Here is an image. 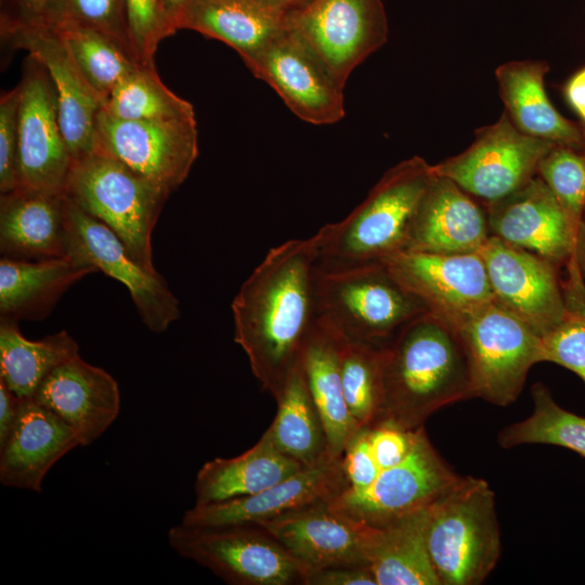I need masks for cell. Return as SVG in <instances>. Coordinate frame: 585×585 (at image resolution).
Listing matches in <instances>:
<instances>
[{"label": "cell", "mask_w": 585, "mask_h": 585, "mask_svg": "<svg viewBox=\"0 0 585 585\" xmlns=\"http://www.w3.org/2000/svg\"><path fill=\"white\" fill-rule=\"evenodd\" d=\"M317 247L314 234L271 248L231 304L234 340L274 399L301 363L317 318Z\"/></svg>", "instance_id": "obj_1"}, {"label": "cell", "mask_w": 585, "mask_h": 585, "mask_svg": "<svg viewBox=\"0 0 585 585\" xmlns=\"http://www.w3.org/2000/svg\"><path fill=\"white\" fill-rule=\"evenodd\" d=\"M342 484L329 504L367 526H382L429 507L458 479L425 427L378 419L360 426L344 446Z\"/></svg>", "instance_id": "obj_2"}, {"label": "cell", "mask_w": 585, "mask_h": 585, "mask_svg": "<svg viewBox=\"0 0 585 585\" xmlns=\"http://www.w3.org/2000/svg\"><path fill=\"white\" fill-rule=\"evenodd\" d=\"M476 396L469 354L451 321L427 311L384 347V402L378 419L422 427L438 410Z\"/></svg>", "instance_id": "obj_3"}, {"label": "cell", "mask_w": 585, "mask_h": 585, "mask_svg": "<svg viewBox=\"0 0 585 585\" xmlns=\"http://www.w3.org/2000/svg\"><path fill=\"white\" fill-rule=\"evenodd\" d=\"M434 177L419 156L387 170L365 199L317 236V264L325 268L381 262L405 250L417 208Z\"/></svg>", "instance_id": "obj_4"}, {"label": "cell", "mask_w": 585, "mask_h": 585, "mask_svg": "<svg viewBox=\"0 0 585 585\" xmlns=\"http://www.w3.org/2000/svg\"><path fill=\"white\" fill-rule=\"evenodd\" d=\"M426 546L440 585H478L502 550L495 494L481 478L459 479L427 510Z\"/></svg>", "instance_id": "obj_5"}, {"label": "cell", "mask_w": 585, "mask_h": 585, "mask_svg": "<svg viewBox=\"0 0 585 585\" xmlns=\"http://www.w3.org/2000/svg\"><path fill=\"white\" fill-rule=\"evenodd\" d=\"M317 316L343 338L387 346L412 320L429 311L381 262L316 265Z\"/></svg>", "instance_id": "obj_6"}, {"label": "cell", "mask_w": 585, "mask_h": 585, "mask_svg": "<svg viewBox=\"0 0 585 585\" xmlns=\"http://www.w3.org/2000/svg\"><path fill=\"white\" fill-rule=\"evenodd\" d=\"M170 194L96 151L73 164L66 185V195L109 227L151 271H155L152 234Z\"/></svg>", "instance_id": "obj_7"}, {"label": "cell", "mask_w": 585, "mask_h": 585, "mask_svg": "<svg viewBox=\"0 0 585 585\" xmlns=\"http://www.w3.org/2000/svg\"><path fill=\"white\" fill-rule=\"evenodd\" d=\"M181 557L232 585L302 584L306 569L259 524L193 526L179 523L167 534Z\"/></svg>", "instance_id": "obj_8"}, {"label": "cell", "mask_w": 585, "mask_h": 585, "mask_svg": "<svg viewBox=\"0 0 585 585\" xmlns=\"http://www.w3.org/2000/svg\"><path fill=\"white\" fill-rule=\"evenodd\" d=\"M453 324L469 354L476 396L499 406L516 401L531 367L544 362L543 337L495 300Z\"/></svg>", "instance_id": "obj_9"}, {"label": "cell", "mask_w": 585, "mask_h": 585, "mask_svg": "<svg viewBox=\"0 0 585 585\" xmlns=\"http://www.w3.org/2000/svg\"><path fill=\"white\" fill-rule=\"evenodd\" d=\"M554 146L519 131L504 112L496 122L479 128L464 152L433 165V170L486 206L535 177L540 161Z\"/></svg>", "instance_id": "obj_10"}, {"label": "cell", "mask_w": 585, "mask_h": 585, "mask_svg": "<svg viewBox=\"0 0 585 585\" xmlns=\"http://www.w3.org/2000/svg\"><path fill=\"white\" fill-rule=\"evenodd\" d=\"M286 22L343 87L388 39L381 0H310L289 13Z\"/></svg>", "instance_id": "obj_11"}, {"label": "cell", "mask_w": 585, "mask_h": 585, "mask_svg": "<svg viewBox=\"0 0 585 585\" xmlns=\"http://www.w3.org/2000/svg\"><path fill=\"white\" fill-rule=\"evenodd\" d=\"M67 256L123 284L144 325L165 332L180 317V304L164 277L141 265L104 223L67 196Z\"/></svg>", "instance_id": "obj_12"}, {"label": "cell", "mask_w": 585, "mask_h": 585, "mask_svg": "<svg viewBox=\"0 0 585 585\" xmlns=\"http://www.w3.org/2000/svg\"><path fill=\"white\" fill-rule=\"evenodd\" d=\"M94 151L172 193L187 178L198 156L196 118L127 120L101 109Z\"/></svg>", "instance_id": "obj_13"}, {"label": "cell", "mask_w": 585, "mask_h": 585, "mask_svg": "<svg viewBox=\"0 0 585 585\" xmlns=\"http://www.w3.org/2000/svg\"><path fill=\"white\" fill-rule=\"evenodd\" d=\"M245 65L301 120L323 126L344 117V87L287 26Z\"/></svg>", "instance_id": "obj_14"}, {"label": "cell", "mask_w": 585, "mask_h": 585, "mask_svg": "<svg viewBox=\"0 0 585 585\" xmlns=\"http://www.w3.org/2000/svg\"><path fill=\"white\" fill-rule=\"evenodd\" d=\"M18 87L21 186L66 193L74 161L61 127L54 84L42 64L28 55Z\"/></svg>", "instance_id": "obj_15"}, {"label": "cell", "mask_w": 585, "mask_h": 585, "mask_svg": "<svg viewBox=\"0 0 585 585\" xmlns=\"http://www.w3.org/2000/svg\"><path fill=\"white\" fill-rule=\"evenodd\" d=\"M479 255L494 300L540 336L544 337L564 320L568 309L558 265L492 235Z\"/></svg>", "instance_id": "obj_16"}, {"label": "cell", "mask_w": 585, "mask_h": 585, "mask_svg": "<svg viewBox=\"0 0 585 585\" xmlns=\"http://www.w3.org/2000/svg\"><path fill=\"white\" fill-rule=\"evenodd\" d=\"M1 37L10 47L26 51L48 72L55 88L60 122L73 161L90 155L94 151L102 102L53 27L1 20Z\"/></svg>", "instance_id": "obj_17"}, {"label": "cell", "mask_w": 585, "mask_h": 585, "mask_svg": "<svg viewBox=\"0 0 585 585\" xmlns=\"http://www.w3.org/2000/svg\"><path fill=\"white\" fill-rule=\"evenodd\" d=\"M485 209L492 236L564 265L567 273L582 272L581 246L562 207L537 174Z\"/></svg>", "instance_id": "obj_18"}, {"label": "cell", "mask_w": 585, "mask_h": 585, "mask_svg": "<svg viewBox=\"0 0 585 585\" xmlns=\"http://www.w3.org/2000/svg\"><path fill=\"white\" fill-rule=\"evenodd\" d=\"M381 263L430 312L452 323L494 300L479 252L401 251Z\"/></svg>", "instance_id": "obj_19"}, {"label": "cell", "mask_w": 585, "mask_h": 585, "mask_svg": "<svg viewBox=\"0 0 585 585\" xmlns=\"http://www.w3.org/2000/svg\"><path fill=\"white\" fill-rule=\"evenodd\" d=\"M340 458L303 467L250 496L194 505L184 512L181 523L193 526L260 524L314 504L330 502L342 484Z\"/></svg>", "instance_id": "obj_20"}, {"label": "cell", "mask_w": 585, "mask_h": 585, "mask_svg": "<svg viewBox=\"0 0 585 585\" xmlns=\"http://www.w3.org/2000/svg\"><path fill=\"white\" fill-rule=\"evenodd\" d=\"M307 571L330 567H368L367 525L314 504L260 523Z\"/></svg>", "instance_id": "obj_21"}, {"label": "cell", "mask_w": 585, "mask_h": 585, "mask_svg": "<svg viewBox=\"0 0 585 585\" xmlns=\"http://www.w3.org/2000/svg\"><path fill=\"white\" fill-rule=\"evenodd\" d=\"M32 399L70 426L79 437L80 446L95 442L120 411L116 379L79 354L58 365Z\"/></svg>", "instance_id": "obj_22"}, {"label": "cell", "mask_w": 585, "mask_h": 585, "mask_svg": "<svg viewBox=\"0 0 585 585\" xmlns=\"http://www.w3.org/2000/svg\"><path fill=\"white\" fill-rule=\"evenodd\" d=\"M490 236L485 206L451 179L434 172L404 251L478 253Z\"/></svg>", "instance_id": "obj_23"}, {"label": "cell", "mask_w": 585, "mask_h": 585, "mask_svg": "<svg viewBox=\"0 0 585 585\" xmlns=\"http://www.w3.org/2000/svg\"><path fill=\"white\" fill-rule=\"evenodd\" d=\"M80 446L77 432L34 399H23L16 421L0 445V482L41 493L49 470Z\"/></svg>", "instance_id": "obj_24"}, {"label": "cell", "mask_w": 585, "mask_h": 585, "mask_svg": "<svg viewBox=\"0 0 585 585\" xmlns=\"http://www.w3.org/2000/svg\"><path fill=\"white\" fill-rule=\"evenodd\" d=\"M67 195L20 186L0 196L2 257L44 260L67 256Z\"/></svg>", "instance_id": "obj_25"}, {"label": "cell", "mask_w": 585, "mask_h": 585, "mask_svg": "<svg viewBox=\"0 0 585 585\" xmlns=\"http://www.w3.org/2000/svg\"><path fill=\"white\" fill-rule=\"evenodd\" d=\"M549 66L545 61L525 60L502 64L495 70L499 95L514 126L522 133L578 150L585 147L584 132L550 103L544 87Z\"/></svg>", "instance_id": "obj_26"}, {"label": "cell", "mask_w": 585, "mask_h": 585, "mask_svg": "<svg viewBox=\"0 0 585 585\" xmlns=\"http://www.w3.org/2000/svg\"><path fill=\"white\" fill-rule=\"evenodd\" d=\"M286 17L262 0H188L177 28L219 40L247 63L286 28Z\"/></svg>", "instance_id": "obj_27"}, {"label": "cell", "mask_w": 585, "mask_h": 585, "mask_svg": "<svg viewBox=\"0 0 585 585\" xmlns=\"http://www.w3.org/2000/svg\"><path fill=\"white\" fill-rule=\"evenodd\" d=\"M98 272L70 257L0 259L1 320H41L60 297L82 277Z\"/></svg>", "instance_id": "obj_28"}, {"label": "cell", "mask_w": 585, "mask_h": 585, "mask_svg": "<svg viewBox=\"0 0 585 585\" xmlns=\"http://www.w3.org/2000/svg\"><path fill=\"white\" fill-rule=\"evenodd\" d=\"M282 453L264 432L259 441L235 457H216L198 470L195 504L208 505L257 494L302 469Z\"/></svg>", "instance_id": "obj_29"}, {"label": "cell", "mask_w": 585, "mask_h": 585, "mask_svg": "<svg viewBox=\"0 0 585 585\" xmlns=\"http://www.w3.org/2000/svg\"><path fill=\"white\" fill-rule=\"evenodd\" d=\"M301 365L326 433L329 453L334 458H340L360 426L351 416L343 394L339 334L318 316L306 343Z\"/></svg>", "instance_id": "obj_30"}, {"label": "cell", "mask_w": 585, "mask_h": 585, "mask_svg": "<svg viewBox=\"0 0 585 585\" xmlns=\"http://www.w3.org/2000/svg\"><path fill=\"white\" fill-rule=\"evenodd\" d=\"M427 510L367 526L365 556L377 585H440L426 546Z\"/></svg>", "instance_id": "obj_31"}, {"label": "cell", "mask_w": 585, "mask_h": 585, "mask_svg": "<svg viewBox=\"0 0 585 585\" xmlns=\"http://www.w3.org/2000/svg\"><path fill=\"white\" fill-rule=\"evenodd\" d=\"M77 354L78 343L66 330L29 340L17 322H0V380L21 399H32L43 380Z\"/></svg>", "instance_id": "obj_32"}, {"label": "cell", "mask_w": 585, "mask_h": 585, "mask_svg": "<svg viewBox=\"0 0 585 585\" xmlns=\"http://www.w3.org/2000/svg\"><path fill=\"white\" fill-rule=\"evenodd\" d=\"M275 401L277 412L265 433L277 450L304 467L334 458L301 363Z\"/></svg>", "instance_id": "obj_33"}, {"label": "cell", "mask_w": 585, "mask_h": 585, "mask_svg": "<svg viewBox=\"0 0 585 585\" xmlns=\"http://www.w3.org/2000/svg\"><path fill=\"white\" fill-rule=\"evenodd\" d=\"M58 35L82 77L102 102L141 64L106 35L66 21L50 24Z\"/></svg>", "instance_id": "obj_34"}, {"label": "cell", "mask_w": 585, "mask_h": 585, "mask_svg": "<svg viewBox=\"0 0 585 585\" xmlns=\"http://www.w3.org/2000/svg\"><path fill=\"white\" fill-rule=\"evenodd\" d=\"M532 399V414L505 427L498 434V444L504 448L522 444H550L585 457V417L561 407L541 382L533 385Z\"/></svg>", "instance_id": "obj_35"}, {"label": "cell", "mask_w": 585, "mask_h": 585, "mask_svg": "<svg viewBox=\"0 0 585 585\" xmlns=\"http://www.w3.org/2000/svg\"><path fill=\"white\" fill-rule=\"evenodd\" d=\"M102 109L127 120H172L195 117L193 105L169 90L155 65H140L112 91Z\"/></svg>", "instance_id": "obj_36"}, {"label": "cell", "mask_w": 585, "mask_h": 585, "mask_svg": "<svg viewBox=\"0 0 585 585\" xmlns=\"http://www.w3.org/2000/svg\"><path fill=\"white\" fill-rule=\"evenodd\" d=\"M339 367L351 416L359 426L377 420L384 402V347L348 340L339 334Z\"/></svg>", "instance_id": "obj_37"}, {"label": "cell", "mask_w": 585, "mask_h": 585, "mask_svg": "<svg viewBox=\"0 0 585 585\" xmlns=\"http://www.w3.org/2000/svg\"><path fill=\"white\" fill-rule=\"evenodd\" d=\"M537 176L562 207L574 240L581 246L585 211V153L555 145L540 161Z\"/></svg>", "instance_id": "obj_38"}, {"label": "cell", "mask_w": 585, "mask_h": 585, "mask_svg": "<svg viewBox=\"0 0 585 585\" xmlns=\"http://www.w3.org/2000/svg\"><path fill=\"white\" fill-rule=\"evenodd\" d=\"M564 320L543 337L544 362L563 366L585 382V288H564Z\"/></svg>", "instance_id": "obj_39"}, {"label": "cell", "mask_w": 585, "mask_h": 585, "mask_svg": "<svg viewBox=\"0 0 585 585\" xmlns=\"http://www.w3.org/2000/svg\"><path fill=\"white\" fill-rule=\"evenodd\" d=\"M60 21L106 35L138 61L129 32L126 0H60L48 25Z\"/></svg>", "instance_id": "obj_40"}, {"label": "cell", "mask_w": 585, "mask_h": 585, "mask_svg": "<svg viewBox=\"0 0 585 585\" xmlns=\"http://www.w3.org/2000/svg\"><path fill=\"white\" fill-rule=\"evenodd\" d=\"M128 26L135 56L142 65H154L159 43L173 35L162 0H126Z\"/></svg>", "instance_id": "obj_41"}, {"label": "cell", "mask_w": 585, "mask_h": 585, "mask_svg": "<svg viewBox=\"0 0 585 585\" xmlns=\"http://www.w3.org/2000/svg\"><path fill=\"white\" fill-rule=\"evenodd\" d=\"M18 84L0 99V193L21 186L18 168Z\"/></svg>", "instance_id": "obj_42"}, {"label": "cell", "mask_w": 585, "mask_h": 585, "mask_svg": "<svg viewBox=\"0 0 585 585\" xmlns=\"http://www.w3.org/2000/svg\"><path fill=\"white\" fill-rule=\"evenodd\" d=\"M301 585H377L369 567H330L307 571Z\"/></svg>", "instance_id": "obj_43"}, {"label": "cell", "mask_w": 585, "mask_h": 585, "mask_svg": "<svg viewBox=\"0 0 585 585\" xmlns=\"http://www.w3.org/2000/svg\"><path fill=\"white\" fill-rule=\"evenodd\" d=\"M9 11L1 20L23 24L48 25L60 0H9Z\"/></svg>", "instance_id": "obj_44"}, {"label": "cell", "mask_w": 585, "mask_h": 585, "mask_svg": "<svg viewBox=\"0 0 585 585\" xmlns=\"http://www.w3.org/2000/svg\"><path fill=\"white\" fill-rule=\"evenodd\" d=\"M22 400L0 380V445L6 440L16 421Z\"/></svg>", "instance_id": "obj_45"}, {"label": "cell", "mask_w": 585, "mask_h": 585, "mask_svg": "<svg viewBox=\"0 0 585 585\" xmlns=\"http://www.w3.org/2000/svg\"><path fill=\"white\" fill-rule=\"evenodd\" d=\"M569 104L585 123V67L573 75L564 88Z\"/></svg>", "instance_id": "obj_46"}, {"label": "cell", "mask_w": 585, "mask_h": 585, "mask_svg": "<svg viewBox=\"0 0 585 585\" xmlns=\"http://www.w3.org/2000/svg\"><path fill=\"white\" fill-rule=\"evenodd\" d=\"M188 0H162L164 9L173 32L178 30V20Z\"/></svg>", "instance_id": "obj_47"}, {"label": "cell", "mask_w": 585, "mask_h": 585, "mask_svg": "<svg viewBox=\"0 0 585 585\" xmlns=\"http://www.w3.org/2000/svg\"><path fill=\"white\" fill-rule=\"evenodd\" d=\"M273 9L280 11L281 13L285 14L286 16L303 6L306 3H308L310 0H262Z\"/></svg>", "instance_id": "obj_48"}, {"label": "cell", "mask_w": 585, "mask_h": 585, "mask_svg": "<svg viewBox=\"0 0 585 585\" xmlns=\"http://www.w3.org/2000/svg\"><path fill=\"white\" fill-rule=\"evenodd\" d=\"M584 135H585V130H584Z\"/></svg>", "instance_id": "obj_49"}, {"label": "cell", "mask_w": 585, "mask_h": 585, "mask_svg": "<svg viewBox=\"0 0 585 585\" xmlns=\"http://www.w3.org/2000/svg\"><path fill=\"white\" fill-rule=\"evenodd\" d=\"M584 260H585V257H584Z\"/></svg>", "instance_id": "obj_50"}]
</instances>
